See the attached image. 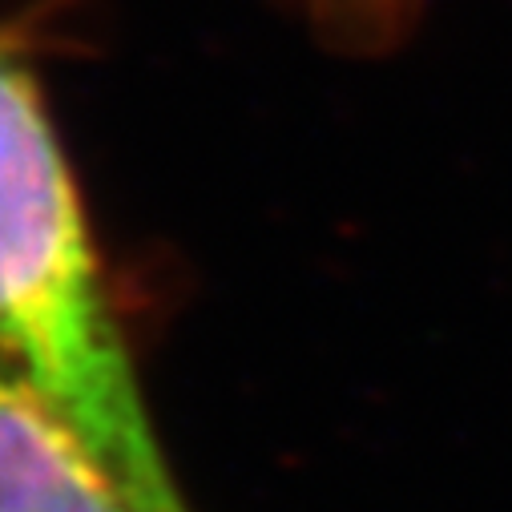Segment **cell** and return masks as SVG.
<instances>
[{
    "label": "cell",
    "mask_w": 512,
    "mask_h": 512,
    "mask_svg": "<svg viewBox=\"0 0 512 512\" xmlns=\"http://www.w3.org/2000/svg\"><path fill=\"white\" fill-rule=\"evenodd\" d=\"M97 259L37 73L0 37V367L73 428L138 512H190Z\"/></svg>",
    "instance_id": "obj_1"
},
{
    "label": "cell",
    "mask_w": 512,
    "mask_h": 512,
    "mask_svg": "<svg viewBox=\"0 0 512 512\" xmlns=\"http://www.w3.org/2000/svg\"><path fill=\"white\" fill-rule=\"evenodd\" d=\"M0 512H138L73 428L0 367Z\"/></svg>",
    "instance_id": "obj_2"
},
{
    "label": "cell",
    "mask_w": 512,
    "mask_h": 512,
    "mask_svg": "<svg viewBox=\"0 0 512 512\" xmlns=\"http://www.w3.org/2000/svg\"><path fill=\"white\" fill-rule=\"evenodd\" d=\"M287 5L335 45L379 49L412 29L424 0H287Z\"/></svg>",
    "instance_id": "obj_3"
}]
</instances>
